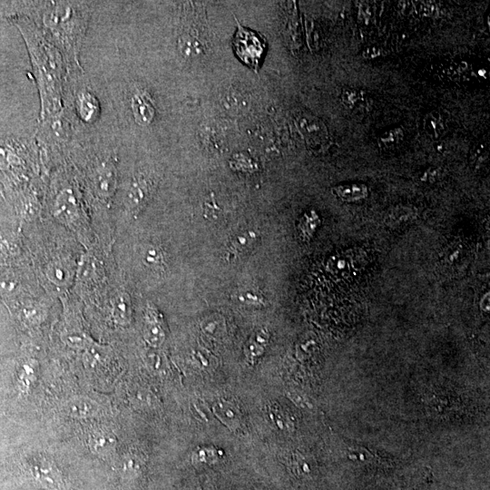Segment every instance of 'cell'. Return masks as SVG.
<instances>
[{
  "instance_id": "obj_1",
  "label": "cell",
  "mask_w": 490,
  "mask_h": 490,
  "mask_svg": "<svg viewBox=\"0 0 490 490\" xmlns=\"http://www.w3.org/2000/svg\"><path fill=\"white\" fill-rule=\"evenodd\" d=\"M48 4L43 13L44 24L59 41L75 51L85 24L83 10L68 2Z\"/></svg>"
},
{
  "instance_id": "obj_2",
  "label": "cell",
  "mask_w": 490,
  "mask_h": 490,
  "mask_svg": "<svg viewBox=\"0 0 490 490\" xmlns=\"http://www.w3.org/2000/svg\"><path fill=\"white\" fill-rule=\"evenodd\" d=\"M21 467L25 478L34 485L45 490H66L62 471L47 454L35 453L25 456Z\"/></svg>"
},
{
  "instance_id": "obj_3",
  "label": "cell",
  "mask_w": 490,
  "mask_h": 490,
  "mask_svg": "<svg viewBox=\"0 0 490 490\" xmlns=\"http://www.w3.org/2000/svg\"><path fill=\"white\" fill-rule=\"evenodd\" d=\"M235 20L237 30L231 42L233 51L244 64L257 73L267 49L266 40L260 34L244 27Z\"/></svg>"
},
{
  "instance_id": "obj_4",
  "label": "cell",
  "mask_w": 490,
  "mask_h": 490,
  "mask_svg": "<svg viewBox=\"0 0 490 490\" xmlns=\"http://www.w3.org/2000/svg\"><path fill=\"white\" fill-rule=\"evenodd\" d=\"M92 184L96 194L108 199L113 196L117 185V174L114 165L107 161H102L93 169Z\"/></svg>"
},
{
  "instance_id": "obj_5",
  "label": "cell",
  "mask_w": 490,
  "mask_h": 490,
  "mask_svg": "<svg viewBox=\"0 0 490 490\" xmlns=\"http://www.w3.org/2000/svg\"><path fill=\"white\" fill-rule=\"evenodd\" d=\"M54 216L61 222L71 224L80 217V203L70 189L62 190L55 197L53 206Z\"/></svg>"
},
{
  "instance_id": "obj_6",
  "label": "cell",
  "mask_w": 490,
  "mask_h": 490,
  "mask_svg": "<svg viewBox=\"0 0 490 490\" xmlns=\"http://www.w3.org/2000/svg\"><path fill=\"white\" fill-rule=\"evenodd\" d=\"M299 128L310 145H326L328 133L323 122L313 115L302 113L298 118Z\"/></svg>"
},
{
  "instance_id": "obj_7",
  "label": "cell",
  "mask_w": 490,
  "mask_h": 490,
  "mask_svg": "<svg viewBox=\"0 0 490 490\" xmlns=\"http://www.w3.org/2000/svg\"><path fill=\"white\" fill-rule=\"evenodd\" d=\"M131 108L135 122L142 126L149 125L155 116V106L151 95L142 89L136 90L131 99Z\"/></svg>"
},
{
  "instance_id": "obj_8",
  "label": "cell",
  "mask_w": 490,
  "mask_h": 490,
  "mask_svg": "<svg viewBox=\"0 0 490 490\" xmlns=\"http://www.w3.org/2000/svg\"><path fill=\"white\" fill-rule=\"evenodd\" d=\"M90 450L103 458L112 457L116 450L117 439L114 434L104 428L93 430L87 439Z\"/></svg>"
},
{
  "instance_id": "obj_9",
  "label": "cell",
  "mask_w": 490,
  "mask_h": 490,
  "mask_svg": "<svg viewBox=\"0 0 490 490\" xmlns=\"http://www.w3.org/2000/svg\"><path fill=\"white\" fill-rule=\"evenodd\" d=\"M468 263V257L465 248L461 244L452 243L447 245L440 259V265L445 272L457 274L464 272Z\"/></svg>"
},
{
  "instance_id": "obj_10",
  "label": "cell",
  "mask_w": 490,
  "mask_h": 490,
  "mask_svg": "<svg viewBox=\"0 0 490 490\" xmlns=\"http://www.w3.org/2000/svg\"><path fill=\"white\" fill-rule=\"evenodd\" d=\"M143 338L153 348L160 347L165 339L162 318L154 309L148 308L145 313Z\"/></svg>"
},
{
  "instance_id": "obj_11",
  "label": "cell",
  "mask_w": 490,
  "mask_h": 490,
  "mask_svg": "<svg viewBox=\"0 0 490 490\" xmlns=\"http://www.w3.org/2000/svg\"><path fill=\"white\" fill-rule=\"evenodd\" d=\"M67 416L76 419H86L95 416L100 410L99 405L90 397H75L69 399L64 407Z\"/></svg>"
},
{
  "instance_id": "obj_12",
  "label": "cell",
  "mask_w": 490,
  "mask_h": 490,
  "mask_svg": "<svg viewBox=\"0 0 490 490\" xmlns=\"http://www.w3.org/2000/svg\"><path fill=\"white\" fill-rule=\"evenodd\" d=\"M38 373V364L34 359L24 360L17 369L16 388L21 396L28 395L33 389Z\"/></svg>"
},
{
  "instance_id": "obj_13",
  "label": "cell",
  "mask_w": 490,
  "mask_h": 490,
  "mask_svg": "<svg viewBox=\"0 0 490 490\" xmlns=\"http://www.w3.org/2000/svg\"><path fill=\"white\" fill-rule=\"evenodd\" d=\"M258 236L254 232L248 231L236 235L227 246V259L235 260L252 250L257 243Z\"/></svg>"
},
{
  "instance_id": "obj_14",
  "label": "cell",
  "mask_w": 490,
  "mask_h": 490,
  "mask_svg": "<svg viewBox=\"0 0 490 490\" xmlns=\"http://www.w3.org/2000/svg\"><path fill=\"white\" fill-rule=\"evenodd\" d=\"M216 417L230 429H237L241 424V412L232 402L226 399L218 400L212 407Z\"/></svg>"
},
{
  "instance_id": "obj_15",
  "label": "cell",
  "mask_w": 490,
  "mask_h": 490,
  "mask_svg": "<svg viewBox=\"0 0 490 490\" xmlns=\"http://www.w3.org/2000/svg\"><path fill=\"white\" fill-rule=\"evenodd\" d=\"M150 193V183L142 176L135 178L126 194L127 206L132 211L140 210Z\"/></svg>"
},
{
  "instance_id": "obj_16",
  "label": "cell",
  "mask_w": 490,
  "mask_h": 490,
  "mask_svg": "<svg viewBox=\"0 0 490 490\" xmlns=\"http://www.w3.org/2000/svg\"><path fill=\"white\" fill-rule=\"evenodd\" d=\"M77 112L81 119L92 122L98 118L99 103L96 97L89 92H82L76 100Z\"/></svg>"
},
{
  "instance_id": "obj_17",
  "label": "cell",
  "mask_w": 490,
  "mask_h": 490,
  "mask_svg": "<svg viewBox=\"0 0 490 490\" xmlns=\"http://www.w3.org/2000/svg\"><path fill=\"white\" fill-rule=\"evenodd\" d=\"M112 316L113 321L120 326H126L132 319V303L125 292L118 293L112 302Z\"/></svg>"
},
{
  "instance_id": "obj_18",
  "label": "cell",
  "mask_w": 490,
  "mask_h": 490,
  "mask_svg": "<svg viewBox=\"0 0 490 490\" xmlns=\"http://www.w3.org/2000/svg\"><path fill=\"white\" fill-rule=\"evenodd\" d=\"M144 466V457L142 453L135 449L126 452L120 462V469L125 476L133 477L138 475Z\"/></svg>"
},
{
  "instance_id": "obj_19",
  "label": "cell",
  "mask_w": 490,
  "mask_h": 490,
  "mask_svg": "<svg viewBox=\"0 0 490 490\" xmlns=\"http://www.w3.org/2000/svg\"><path fill=\"white\" fill-rule=\"evenodd\" d=\"M416 210L406 205H397L390 209L387 217V224L390 227H399L410 223L416 219Z\"/></svg>"
},
{
  "instance_id": "obj_20",
  "label": "cell",
  "mask_w": 490,
  "mask_h": 490,
  "mask_svg": "<svg viewBox=\"0 0 490 490\" xmlns=\"http://www.w3.org/2000/svg\"><path fill=\"white\" fill-rule=\"evenodd\" d=\"M423 128L431 139L436 141L440 139L446 131V123L441 113L437 111L428 113L424 118Z\"/></svg>"
},
{
  "instance_id": "obj_21",
  "label": "cell",
  "mask_w": 490,
  "mask_h": 490,
  "mask_svg": "<svg viewBox=\"0 0 490 490\" xmlns=\"http://www.w3.org/2000/svg\"><path fill=\"white\" fill-rule=\"evenodd\" d=\"M340 98L342 103L350 110H364L369 105L368 98L362 90L346 88Z\"/></svg>"
},
{
  "instance_id": "obj_22",
  "label": "cell",
  "mask_w": 490,
  "mask_h": 490,
  "mask_svg": "<svg viewBox=\"0 0 490 490\" xmlns=\"http://www.w3.org/2000/svg\"><path fill=\"white\" fill-rule=\"evenodd\" d=\"M269 341L268 330L261 328L249 340L245 348L247 358L253 362L264 351Z\"/></svg>"
},
{
  "instance_id": "obj_23",
  "label": "cell",
  "mask_w": 490,
  "mask_h": 490,
  "mask_svg": "<svg viewBox=\"0 0 490 490\" xmlns=\"http://www.w3.org/2000/svg\"><path fill=\"white\" fill-rule=\"evenodd\" d=\"M266 418L274 427L279 430H290L292 423L285 415V412L279 405H270L266 407Z\"/></svg>"
},
{
  "instance_id": "obj_24",
  "label": "cell",
  "mask_w": 490,
  "mask_h": 490,
  "mask_svg": "<svg viewBox=\"0 0 490 490\" xmlns=\"http://www.w3.org/2000/svg\"><path fill=\"white\" fill-rule=\"evenodd\" d=\"M404 131L401 127H395L384 132L377 139V144L382 150H392L402 142Z\"/></svg>"
},
{
  "instance_id": "obj_25",
  "label": "cell",
  "mask_w": 490,
  "mask_h": 490,
  "mask_svg": "<svg viewBox=\"0 0 490 490\" xmlns=\"http://www.w3.org/2000/svg\"><path fill=\"white\" fill-rule=\"evenodd\" d=\"M335 193L346 201H355L367 196V188L362 184L349 183L339 185L334 189Z\"/></svg>"
},
{
  "instance_id": "obj_26",
  "label": "cell",
  "mask_w": 490,
  "mask_h": 490,
  "mask_svg": "<svg viewBox=\"0 0 490 490\" xmlns=\"http://www.w3.org/2000/svg\"><path fill=\"white\" fill-rule=\"evenodd\" d=\"M46 276L51 282L59 286L65 284L69 279V273L65 266L57 261L48 265Z\"/></svg>"
},
{
  "instance_id": "obj_27",
  "label": "cell",
  "mask_w": 490,
  "mask_h": 490,
  "mask_svg": "<svg viewBox=\"0 0 490 490\" xmlns=\"http://www.w3.org/2000/svg\"><path fill=\"white\" fill-rule=\"evenodd\" d=\"M142 255L143 262L150 267H159L162 264L163 257L161 250L152 245L145 248Z\"/></svg>"
},
{
  "instance_id": "obj_28",
  "label": "cell",
  "mask_w": 490,
  "mask_h": 490,
  "mask_svg": "<svg viewBox=\"0 0 490 490\" xmlns=\"http://www.w3.org/2000/svg\"><path fill=\"white\" fill-rule=\"evenodd\" d=\"M65 342L68 346L76 348H87L92 345V341L85 335L70 334L65 338Z\"/></svg>"
},
{
  "instance_id": "obj_29",
  "label": "cell",
  "mask_w": 490,
  "mask_h": 490,
  "mask_svg": "<svg viewBox=\"0 0 490 490\" xmlns=\"http://www.w3.org/2000/svg\"><path fill=\"white\" fill-rule=\"evenodd\" d=\"M487 155L488 150L486 149L485 145L478 143L471 151V162L475 166L478 167L480 164L485 162V160L487 159Z\"/></svg>"
},
{
  "instance_id": "obj_30",
  "label": "cell",
  "mask_w": 490,
  "mask_h": 490,
  "mask_svg": "<svg viewBox=\"0 0 490 490\" xmlns=\"http://www.w3.org/2000/svg\"><path fill=\"white\" fill-rule=\"evenodd\" d=\"M443 171L439 168L430 167L420 173L418 180L424 183H434L442 179Z\"/></svg>"
},
{
  "instance_id": "obj_31",
  "label": "cell",
  "mask_w": 490,
  "mask_h": 490,
  "mask_svg": "<svg viewBox=\"0 0 490 490\" xmlns=\"http://www.w3.org/2000/svg\"><path fill=\"white\" fill-rule=\"evenodd\" d=\"M382 54H383V51L380 47L377 45H371L364 49V51L362 52V56L365 59L373 60L381 56Z\"/></svg>"
},
{
  "instance_id": "obj_32",
  "label": "cell",
  "mask_w": 490,
  "mask_h": 490,
  "mask_svg": "<svg viewBox=\"0 0 490 490\" xmlns=\"http://www.w3.org/2000/svg\"><path fill=\"white\" fill-rule=\"evenodd\" d=\"M15 287V283L11 279L0 278V293L11 291Z\"/></svg>"
}]
</instances>
